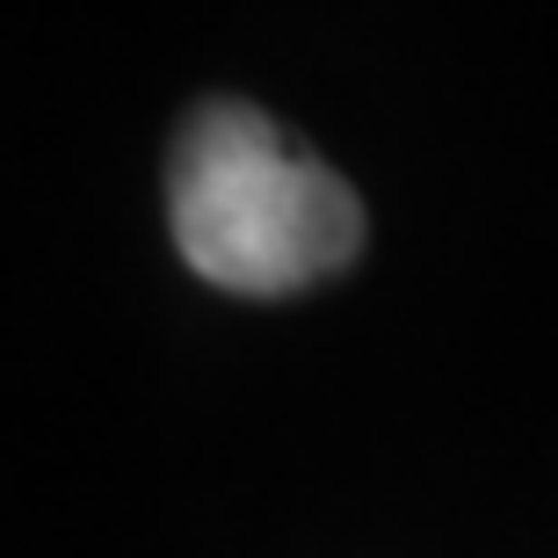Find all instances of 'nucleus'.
Masks as SVG:
<instances>
[{"mask_svg":"<svg viewBox=\"0 0 558 558\" xmlns=\"http://www.w3.org/2000/svg\"><path fill=\"white\" fill-rule=\"evenodd\" d=\"M174 247L204 283L240 298H283L341 276L363 247L355 189L319 160H298L283 131L247 102H204L167 167Z\"/></svg>","mask_w":558,"mask_h":558,"instance_id":"obj_1","label":"nucleus"}]
</instances>
